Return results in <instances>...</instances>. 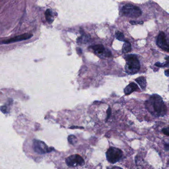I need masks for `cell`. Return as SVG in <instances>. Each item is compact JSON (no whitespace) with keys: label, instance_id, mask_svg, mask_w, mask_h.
Returning a JSON list of instances; mask_svg holds the SVG:
<instances>
[{"label":"cell","instance_id":"cell-4","mask_svg":"<svg viewBox=\"0 0 169 169\" xmlns=\"http://www.w3.org/2000/svg\"><path fill=\"white\" fill-rule=\"evenodd\" d=\"M123 14L129 18H137L142 14V12L138 7L132 4H126L121 10Z\"/></svg>","mask_w":169,"mask_h":169},{"label":"cell","instance_id":"cell-3","mask_svg":"<svg viewBox=\"0 0 169 169\" xmlns=\"http://www.w3.org/2000/svg\"><path fill=\"white\" fill-rule=\"evenodd\" d=\"M107 160L111 164L119 162L123 156V151L117 148L111 147L106 153Z\"/></svg>","mask_w":169,"mask_h":169},{"label":"cell","instance_id":"cell-5","mask_svg":"<svg viewBox=\"0 0 169 169\" xmlns=\"http://www.w3.org/2000/svg\"><path fill=\"white\" fill-rule=\"evenodd\" d=\"M33 148L34 151L39 154H43L52 151L54 148L48 147L44 142L38 140H34L33 143Z\"/></svg>","mask_w":169,"mask_h":169},{"label":"cell","instance_id":"cell-17","mask_svg":"<svg viewBox=\"0 0 169 169\" xmlns=\"http://www.w3.org/2000/svg\"><path fill=\"white\" fill-rule=\"evenodd\" d=\"M155 66H157L158 67H169V63L168 61L166 62H164L163 64H161L160 62H157L155 64Z\"/></svg>","mask_w":169,"mask_h":169},{"label":"cell","instance_id":"cell-23","mask_svg":"<svg viewBox=\"0 0 169 169\" xmlns=\"http://www.w3.org/2000/svg\"><path fill=\"white\" fill-rule=\"evenodd\" d=\"M111 169H123L119 167H117V166H115L113 167Z\"/></svg>","mask_w":169,"mask_h":169},{"label":"cell","instance_id":"cell-10","mask_svg":"<svg viewBox=\"0 0 169 169\" xmlns=\"http://www.w3.org/2000/svg\"><path fill=\"white\" fill-rule=\"evenodd\" d=\"M91 48L94 50L95 53L99 54V55H102V54L104 55L105 51H106L105 48L102 45H94V46L91 47Z\"/></svg>","mask_w":169,"mask_h":169},{"label":"cell","instance_id":"cell-24","mask_svg":"<svg viewBox=\"0 0 169 169\" xmlns=\"http://www.w3.org/2000/svg\"><path fill=\"white\" fill-rule=\"evenodd\" d=\"M165 75H166V76L168 77V76H169V71H168V70L166 71L165 72Z\"/></svg>","mask_w":169,"mask_h":169},{"label":"cell","instance_id":"cell-2","mask_svg":"<svg viewBox=\"0 0 169 169\" xmlns=\"http://www.w3.org/2000/svg\"><path fill=\"white\" fill-rule=\"evenodd\" d=\"M140 68V64L136 56L133 54L127 55L126 65L125 67L126 71L127 73L130 75L135 74L139 71Z\"/></svg>","mask_w":169,"mask_h":169},{"label":"cell","instance_id":"cell-21","mask_svg":"<svg viewBox=\"0 0 169 169\" xmlns=\"http://www.w3.org/2000/svg\"><path fill=\"white\" fill-rule=\"evenodd\" d=\"M111 114V109L110 107H109L108 109L107 110V119L110 117Z\"/></svg>","mask_w":169,"mask_h":169},{"label":"cell","instance_id":"cell-13","mask_svg":"<svg viewBox=\"0 0 169 169\" xmlns=\"http://www.w3.org/2000/svg\"><path fill=\"white\" fill-rule=\"evenodd\" d=\"M123 52L124 53H126L132 51V45L128 41H126L123 46Z\"/></svg>","mask_w":169,"mask_h":169},{"label":"cell","instance_id":"cell-8","mask_svg":"<svg viewBox=\"0 0 169 169\" xmlns=\"http://www.w3.org/2000/svg\"><path fill=\"white\" fill-rule=\"evenodd\" d=\"M32 36L33 35L32 34H29V33L21 34L20 35L15 36L14 37L2 41V43L4 44H10V43H14V42H19V41H23V40H25L27 39H30L32 37Z\"/></svg>","mask_w":169,"mask_h":169},{"label":"cell","instance_id":"cell-15","mask_svg":"<svg viewBox=\"0 0 169 169\" xmlns=\"http://www.w3.org/2000/svg\"><path fill=\"white\" fill-rule=\"evenodd\" d=\"M115 36L116 38L119 40V41H125V36L123 33L120 32L119 31H117L115 33Z\"/></svg>","mask_w":169,"mask_h":169},{"label":"cell","instance_id":"cell-1","mask_svg":"<svg viewBox=\"0 0 169 169\" xmlns=\"http://www.w3.org/2000/svg\"><path fill=\"white\" fill-rule=\"evenodd\" d=\"M145 105L150 114L156 117H164L167 112V108L160 96L153 94L147 100Z\"/></svg>","mask_w":169,"mask_h":169},{"label":"cell","instance_id":"cell-11","mask_svg":"<svg viewBox=\"0 0 169 169\" xmlns=\"http://www.w3.org/2000/svg\"><path fill=\"white\" fill-rule=\"evenodd\" d=\"M81 36L77 39V42L78 44H80L82 43H86L89 41V39H90L89 35H87V34L84 33V32L81 33Z\"/></svg>","mask_w":169,"mask_h":169},{"label":"cell","instance_id":"cell-18","mask_svg":"<svg viewBox=\"0 0 169 169\" xmlns=\"http://www.w3.org/2000/svg\"><path fill=\"white\" fill-rule=\"evenodd\" d=\"M0 110L4 114H7L9 113L8 110H7V107L5 106H2L1 107H0Z\"/></svg>","mask_w":169,"mask_h":169},{"label":"cell","instance_id":"cell-6","mask_svg":"<svg viewBox=\"0 0 169 169\" xmlns=\"http://www.w3.org/2000/svg\"><path fill=\"white\" fill-rule=\"evenodd\" d=\"M66 164L70 167L83 165L85 162L82 157L78 154L71 155L66 159Z\"/></svg>","mask_w":169,"mask_h":169},{"label":"cell","instance_id":"cell-19","mask_svg":"<svg viewBox=\"0 0 169 169\" xmlns=\"http://www.w3.org/2000/svg\"><path fill=\"white\" fill-rule=\"evenodd\" d=\"M130 23L132 25L135 24H143V22H139V21H130Z\"/></svg>","mask_w":169,"mask_h":169},{"label":"cell","instance_id":"cell-9","mask_svg":"<svg viewBox=\"0 0 169 169\" xmlns=\"http://www.w3.org/2000/svg\"><path fill=\"white\" fill-rule=\"evenodd\" d=\"M138 89V87L137 84L134 82H132L125 88L124 93L126 95H129L134 91H136Z\"/></svg>","mask_w":169,"mask_h":169},{"label":"cell","instance_id":"cell-12","mask_svg":"<svg viewBox=\"0 0 169 169\" xmlns=\"http://www.w3.org/2000/svg\"><path fill=\"white\" fill-rule=\"evenodd\" d=\"M135 81L138 83L139 86H140L143 90L145 89L146 86V81L144 77H139L138 78H136L135 79Z\"/></svg>","mask_w":169,"mask_h":169},{"label":"cell","instance_id":"cell-22","mask_svg":"<svg viewBox=\"0 0 169 169\" xmlns=\"http://www.w3.org/2000/svg\"><path fill=\"white\" fill-rule=\"evenodd\" d=\"M165 147L166 149L167 150V151H168L169 149V144L167 143V144H165Z\"/></svg>","mask_w":169,"mask_h":169},{"label":"cell","instance_id":"cell-20","mask_svg":"<svg viewBox=\"0 0 169 169\" xmlns=\"http://www.w3.org/2000/svg\"><path fill=\"white\" fill-rule=\"evenodd\" d=\"M162 132L166 135L169 136V128L168 127L167 128H163V130H162Z\"/></svg>","mask_w":169,"mask_h":169},{"label":"cell","instance_id":"cell-7","mask_svg":"<svg viewBox=\"0 0 169 169\" xmlns=\"http://www.w3.org/2000/svg\"><path fill=\"white\" fill-rule=\"evenodd\" d=\"M157 44L162 50L169 52V44L166 37V35L163 32H161L157 39Z\"/></svg>","mask_w":169,"mask_h":169},{"label":"cell","instance_id":"cell-14","mask_svg":"<svg viewBox=\"0 0 169 169\" xmlns=\"http://www.w3.org/2000/svg\"><path fill=\"white\" fill-rule=\"evenodd\" d=\"M45 16H46V18L47 20L48 21L49 23H52V22L53 21V14H52V12L50 9H48L47 10L46 13H45Z\"/></svg>","mask_w":169,"mask_h":169},{"label":"cell","instance_id":"cell-16","mask_svg":"<svg viewBox=\"0 0 169 169\" xmlns=\"http://www.w3.org/2000/svg\"><path fill=\"white\" fill-rule=\"evenodd\" d=\"M68 141L69 143L72 144V145H75L77 143V139L75 136L73 135H70L68 137Z\"/></svg>","mask_w":169,"mask_h":169}]
</instances>
